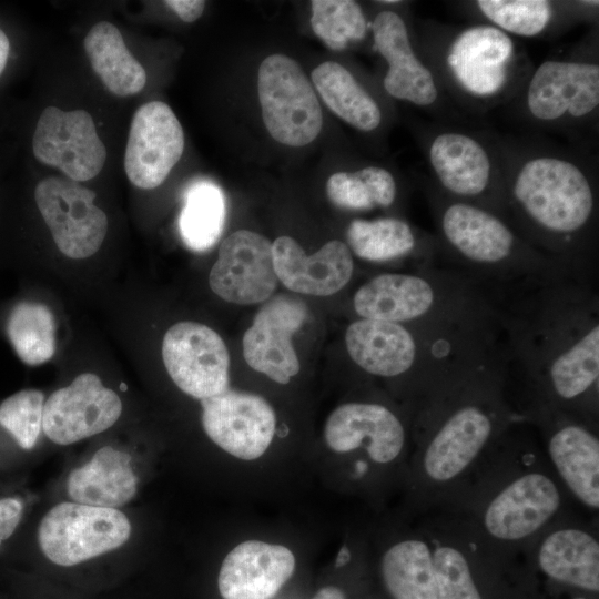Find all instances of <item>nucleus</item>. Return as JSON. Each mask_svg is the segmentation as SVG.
<instances>
[{
  "instance_id": "35",
  "label": "nucleus",
  "mask_w": 599,
  "mask_h": 599,
  "mask_svg": "<svg viewBox=\"0 0 599 599\" xmlns=\"http://www.w3.org/2000/svg\"><path fill=\"white\" fill-rule=\"evenodd\" d=\"M44 395L38 389H22L0 404V426L20 448L32 449L42 430Z\"/></svg>"
},
{
  "instance_id": "38",
  "label": "nucleus",
  "mask_w": 599,
  "mask_h": 599,
  "mask_svg": "<svg viewBox=\"0 0 599 599\" xmlns=\"http://www.w3.org/2000/svg\"><path fill=\"white\" fill-rule=\"evenodd\" d=\"M164 3L184 22L199 19L205 8V1L202 0H167Z\"/></svg>"
},
{
  "instance_id": "36",
  "label": "nucleus",
  "mask_w": 599,
  "mask_h": 599,
  "mask_svg": "<svg viewBox=\"0 0 599 599\" xmlns=\"http://www.w3.org/2000/svg\"><path fill=\"white\" fill-rule=\"evenodd\" d=\"M437 599H481L468 562L454 547H438L433 554Z\"/></svg>"
},
{
  "instance_id": "10",
  "label": "nucleus",
  "mask_w": 599,
  "mask_h": 599,
  "mask_svg": "<svg viewBox=\"0 0 599 599\" xmlns=\"http://www.w3.org/2000/svg\"><path fill=\"white\" fill-rule=\"evenodd\" d=\"M262 118L271 136L288 146L314 141L323 126L316 93L300 64L284 54L265 58L257 72Z\"/></svg>"
},
{
  "instance_id": "22",
  "label": "nucleus",
  "mask_w": 599,
  "mask_h": 599,
  "mask_svg": "<svg viewBox=\"0 0 599 599\" xmlns=\"http://www.w3.org/2000/svg\"><path fill=\"white\" fill-rule=\"evenodd\" d=\"M295 569V557L285 546L247 540L224 558L217 587L223 599H272Z\"/></svg>"
},
{
  "instance_id": "2",
  "label": "nucleus",
  "mask_w": 599,
  "mask_h": 599,
  "mask_svg": "<svg viewBox=\"0 0 599 599\" xmlns=\"http://www.w3.org/2000/svg\"><path fill=\"white\" fill-rule=\"evenodd\" d=\"M596 283L561 275L486 291L499 323L507 378L524 377L554 409L597 399Z\"/></svg>"
},
{
  "instance_id": "28",
  "label": "nucleus",
  "mask_w": 599,
  "mask_h": 599,
  "mask_svg": "<svg viewBox=\"0 0 599 599\" xmlns=\"http://www.w3.org/2000/svg\"><path fill=\"white\" fill-rule=\"evenodd\" d=\"M312 81L325 104L354 129L370 133L383 123V110L344 65L326 61L312 71Z\"/></svg>"
},
{
  "instance_id": "30",
  "label": "nucleus",
  "mask_w": 599,
  "mask_h": 599,
  "mask_svg": "<svg viewBox=\"0 0 599 599\" xmlns=\"http://www.w3.org/2000/svg\"><path fill=\"white\" fill-rule=\"evenodd\" d=\"M382 575L393 599H437L433 554L419 539L388 548L382 559Z\"/></svg>"
},
{
  "instance_id": "18",
  "label": "nucleus",
  "mask_w": 599,
  "mask_h": 599,
  "mask_svg": "<svg viewBox=\"0 0 599 599\" xmlns=\"http://www.w3.org/2000/svg\"><path fill=\"white\" fill-rule=\"evenodd\" d=\"M307 316L308 309L302 300L288 295L268 300L243 336L247 365L278 384H287L300 372L292 336Z\"/></svg>"
},
{
  "instance_id": "7",
  "label": "nucleus",
  "mask_w": 599,
  "mask_h": 599,
  "mask_svg": "<svg viewBox=\"0 0 599 599\" xmlns=\"http://www.w3.org/2000/svg\"><path fill=\"white\" fill-rule=\"evenodd\" d=\"M430 182L446 196L505 219L504 183L490 131L441 121L418 133Z\"/></svg>"
},
{
  "instance_id": "24",
  "label": "nucleus",
  "mask_w": 599,
  "mask_h": 599,
  "mask_svg": "<svg viewBox=\"0 0 599 599\" xmlns=\"http://www.w3.org/2000/svg\"><path fill=\"white\" fill-rule=\"evenodd\" d=\"M346 241L352 254L367 262L413 258L418 266L438 264L434 234L397 216L354 219L347 226Z\"/></svg>"
},
{
  "instance_id": "14",
  "label": "nucleus",
  "mask_w": 599,
  "mask_h": 599,
  "mask_svg": "<svg viewBox=\"0 0 599 599\" xmlns=\"http://www.w3.org/2000/svg\"><path fill=\"white\" fill-rule=\"evenodd\" d=\"M202 426L207 437L224 451L243 459L260 458L275 434V413L262 396L227 388L201 399Z\"/></svg>"
},
{
  "instance_id": "39",
  "label": "nucleus",
  "mask_w": 599,
  "mask_h": 599,
  "mask_svg": "<svg viewBox=\"0 0 599 599\" xmlns=\"http://www.w3.org/2000/svg\"><path fill=\"white\" fill-rule=\"evenodd\" d=\"M313 599H345V596L341 589L327 586L319 589Z\"/></svg>"
},
{
  "instance_id": "37",
  "label": "nucleus",
  "mask_w": 599,
  "mask_h": 599,
  "mask_svg": "<svg viewBox=\"0 0 599 599\" xmlns=\"http://www.w3.org/2000/svg\"><path fill=\"white\" fill-rule=\"evenodd\" d=\"M23 502L18 497L0 498V546L19 526L23 515Z\"/></svg>"
},
{
  "instance_id": "5",
  "label": "nucleus",
  "mask_w": 599,
  "mask_h": 599,
  "mask_svg": "<svg viewBox=\"0 0 599 599\" xmlns=\"http://www.w3.org/2000/svg\"><path fill=\"white\" fill-rule=\"evenodd\" d=\"M530 133L551 132L595 152L599 123L598 29L567 55L532 68L516 97L505 105Z\"/></svg>"
},
{
  "instance_id": "12",
  "label": "nucleus",
  "mask_w": 599,
  "mask_h": 599,
  "mask_svg": "<svg viewBox=\"0 0 599 599\" xmlns=\"http://www.w3.org/2000/svg\"><path fill=\"white\" fill-rule=\"evenodd\" d=\"M167 374L185 394L204 399L229 388L230 356L221 336L195 322L172 325L162 342Z\"/></svg>"
},
{
  "instance_id": "8",
  "label": "nucleus",
  "mask_w": 599,
  "mask_h": 599,
  "mask_svg": "<svg viewBox=\"0 0 599 599\" xmlns=\"http://www.w3.org/2000/svg\"><path fill=\"white\" fill-rule=\"evenodd\" d=\"M373 50L386 62L385 92L407 102L436 121L466 123L443 91L434 71L422 55L415 32L396 10L384 9L370 22Z\"/></svg>"
},
{
  "instance_id": "13",
  "label": "nucleus",
  "mask_w": 599,
  "mask_h": 599,
  "mask_svg": "<svg viewBox=\"0 0 599 599\" xmlns=\"http://www.w3.org/2000/svg\"><path fill=\"white\" fill-rule=\"evenodd\" d=\"M35 159L62 171L68 179L84 182L102 170L106 150L92 116L84 110L45 108L32 138Z\"/></svg>"
},
{
  "instance_id": "3",
  "label": "nucleus",
  "mask_w": 599,
  "mask_h": 599,
  "mask_svg": "<svg viewBox=\"0 0 599 599\" xmlns=\"http://www.w3.org/2000/svg\"><path fill=\"white\" fill-rule=\"evenodd\" d=\"M420 184L434 222L439 265L484 291L572 275L498 214L444 195L427 175Z\"/></svg>"
},
{
  "instance_id": "17",
  "label": "nucleus",
  "mask_w": 599,
  "mask_h": 599,
  "mask_svg": "<svg viewBox=\"0 0 599 599\" xmlns=\"http://www.w3.org/2000/svg\"><path fill=\"white\" fill-rule=\"evenodd\" d=\"M277 281L272 243L248 230H238L221 243L209 275L211 290L222 300L238 305L266 301Z\"/></svg>"
},
{
  "instance_id": "41",
  "label": "nucleus",
  "mask_w": 599,
  "mask_h": 599,
  "mask_svg": "<svg viewBox=\"0 0 599 599\" xmlns=\"http://www.w3.org/2000/svg\"><path fill=\"white\" fill-rule=\"evenodd\" d=\"M351 555L346 547H342L335 561V566L337 568L346 565L349 561Z\"/></svg>"
},
{
  "instance_id": "16",
  "label": "nucleus",
  "mask_w": 599,
  "mask_h": 599,
  "mask_svg": "<svg viewBox=\"0 0 599 599\" xmlns=\"http://www.w3.org/2000/svg\"><path fill=\"white\" fill-rule=\"evenodd\" d=\"M184 150L183 129L161 101L142 104L133 114L124 155L130 182L144 190L161 185Z\"/></svg>"
},
{
  "instance_id": "21",
  "label": "nucleus",
  "mask_w": 599,
  "mask_h": 599,
  "mask_svg": "<svg viewBox=\"0 0 599 599\" xmlns=\"http://www.w3.org/2000/svg\"><path fill=\"white\" fill-rule=\"evenodd\" d=\"M272 253L277 280L300 294L333 295L349 283L355 270L352 252L339 240L307 255L294 238L284 235L272 243Z\"/></svg>"
},
{
  "instance_id": "32",
  "label": "nucleus",
  "mask_w": 599,
  "mask_h": 599,
  "mask_svg": "<svg viewBox=\"0 0 599 599\" xmlns=\"http://www.w3.org/2000/svg\"><path fill=\"white\" fill-rule=\"evenodd\" d=\"M226 207L222 190L213 182H193L184 194V204L179 217V231L186 247L205 252L219 241Z\"/></svg>"
},
{
  "instance_id": "11",
  "label": "nucleus",
  "mask_w": 599,
  "mask_h": 599,
  "mask_svg": "<svg viewBox=\"0 0 599 599\" xmlns=\"http://www.w3.org/2000/svg\"><path fill=\"white\" fill-rule=\"evenodd\" d=\"M94 199L92 190L70 179L49 176L35 186L38 209L55 245L68 257L87 258L105 238L108 217Z\"/></svg>"
},
{
  "instance_id": "40",
  "label": "nucleus",
  "mask_w": 599,
  "mask_h": 599,
  "mask_svg": "<svg viewBox=\"0 0 599 599\" xmlns=\"http://www.w3.org/2000/svg\"><path fill=\"white\" fill-rule=\"evenodd\" d=\"M10 51V42L6 33L0 29V74L4 70Z\"/></svg>"
},
{
  "instance_id": "25",
  "label": "nucleus",
  "mask_w": 599,
  "mask_h": 599,
  "mask_svg": "<svg viewBox=\"0 0 599 599\" xmlns=\"http://www.w3.org/2000/svg\"><path fill=\"white\" fill-rule=\"evenodd\" d=\"M138 477L132 457L120 449L104 446L92 458L72 469L67 478V493L73 502L115 508L136 494Z\"/></svg>"
},
{
  "instance_id": "23",
  "label": "nucleus",
  "mask_w": 599,
  "mask_h": 599,
  "mask_svg": "<svg viewBox=\"0 0 599 599\" xmlns=\"http://www.w3.org/2000/svg\"><path fill=\"white\" fill-rule=\"evenodd\" d=\"M560 506L555 483L540 473L520 476L488 505L484 524L487 531L502 540L528 537L544 526Z\"/></svg>"
},
{
  "instance_id": "34",
  "label": "nucleus",
  "mask_w": 599,
  "mask_h": 599,
  "mask_svg": "<svg viewBox=\"0 0 599 599\" xmlns=\"http://www.w3.org/2000/svg\"><path fill=\"white\" fill-rule=\"evenodd\" d=\"M311 26L314 33L332 50H345L366 38L370 22L361 4L353 0H313Z\"/></svg>"
},
{
  "instance_id": "27",
  "label": "nucleus",
  "mask_w": 599,
  "mask_h": 599,
  "mask_svg": "<svg viewBox=\"0 0 599 599\" xmlns=\"http://www.w3.org/2000/svg\"><path fill=\"white\" fill-rule=\"evenodd\" d=\"M538 562L557 581L599 590V544L587 531L566 528L550 534L539 548Z\"/></svg>"
},
{
  "instance_id": "31",
  "label": "nucleus",
  "mask_w": 599,
  "mask_h": 599,
  "mask_svg": "<svg viewBox=\"0 0 599 599\" xmlns=\"http://www.w3.org/2000/svg\"><path fill=\"white\" fill-rule=\"evenodd\" d=\"M398 193L394 174L373 164L351 172H336L326 183L329 201L339 209L353 212L389 209L396 203Z\"/></svg>"
},
{
  "instance_id": "33",
  "label": "nucleus",
  "mask_w": 599,
  "mask_h": 599,
  "mask_svg": "<svg viewBox=\"0 0 599 599\" xmlns=\"http://www.w3.org/2000/svg\"><path fill=\"white\" fill-rule=\"evenodd\" d=\"M9 341L27 365L48 362L55 352V319L48 306L22 301L13 306L7 321Z\"/></svg>"
},
{
  "instance_id": "26",
  "label": "nucleus",
  "mask_w": 599,
  "mask_h": 599,
  "mask_svg": "<svg viewBox=\"0 0 599 599\" xmlns=\"http://www.w3.org/2000/svg\"><path fill=\"white\" fill-rule=\"evenodd\" d=\"M548 453L572 494L590 508L599 507V440L585 425L564 420L548 438Z\"/></svg>"
},
{
  "instance_id": "6",
  "label": "nucleus",
  "mask_w": 599,
  "mask_h": 599,
  "mask_svg": "<svg viewBox=\"0 0 599 599\" xmlns=\"http://www.w3.org/2000/svg\"><path fill=\"white\" fill-rule=\"evenodd\" d=\"M353 309L358 318L406 325L464 326L497 318L480 286L439 264L370 277L354 293Z\"/></svg>"
},
{
  "instance_id": "42",
  "label": "nucleus",
  "mask_w": 599,
  "mask_h": 599,
  "mask_svg": "<svg viewBox=\"0 0 599 599\" xmlns=\"http://www.w3.org/2000/svg\"><path fill=\"white\" fill-rule=\"evenodd\" d=\"M120 388H121V390L125 392V390H126V385H125L124 383H122V384L120 385Z\"/></svg>"
},
{
  "instance_id": "15",
  "label": "nucleus",
  "mask_w": 599,
  "mask_h": 599,
  "mask_svg": "<svg viewBox=\"0 0 599 599\" xmlns=\"http://www.w3.org/2000/svg\"><path fill=\"white\" fill-rule=\"evenodd\" d=\"M121 413L118 394L95 374L83 373L44 402L42 432L52 443L67 446L109 429Z\"/></svg>"
},
{
  "instance_id": "4",
  "label": "nucleus",
  "mask_w": 599,
  "mask_h": 599,
  "mask_svg": "<svg viewBox=\"0 0 599 599\" xmlns=\"http://www.w3.org/2000/svg\"><path fill=\"white\" fill-rule=\"evenodd\" d=\"M416 38L446 97L463 114L507 105L534 68L514 37L485 22L424 21Z\"/></svg>"
},
{
  "instance_id": "1",
  "label": "nucleus",
  "mask_w": 599,
  "mask_h": 599,
  "mask_svg": "<svg viewBox=\"0 0 599 599\" xmlns=\"http://www.w3.org/2000/svg\"><path fill=\"white\" fill-rule=\"evenodd\" d=\"M489 131L501 169L505 220L572 275L597 282L599 174L595 152L539 133Z\"/></svg>"
},
{
  "instance_id": "20",
  "label": "nucleus",
  "mask_w": 599,
  "mask_h": 599,
  "mask_svg": "<svg viewBox=\"0 0 599 599\" xmlns=\"http://www.w3.org/2000/svg\"><path fill=\"white\" fill-rule=\"evenodd\" d=\"M324 438L336 453L363 447L374 461L386 464L399 456L406 432L402 420L388 407L353 402L331 413L325 423Z\"/></svg>"
},
{
  "instance_id": "29",
  "label": "nucleus",
  "mask_w": 599,
  "mask_h": 599,
  "mask_svg": "<svg viewBox=\"0 0 599 599\" xmlns=\"http://www.w3.org/2000/svg\"><path fill=\"white\" fill-rule=\"evenodd\" d=\"M83 45L92 69L111 93L129 97L144 88L146 72L131 54L114 24L108 21L94 24Z\"/></svg>"
},
{
  "instance_id": "19",
  "label": "nucleus",
  "mask_w": 599,
  "mask_h": 599,
  "mask_svg": "<svg viewBox=\"0 0 599 599\" xmlns=\"http://www.w3.org/2000/svg\"><path fill=\"white\" fill-rule=\"evenodd\" d=\"M460 7L511 37L554 38L580 22H597L599 1L476 0Z\"/></svg>"
},
{
  "instance_id": "9",
  "label": "nucleus",
  "mask_w": 599,
  "mask_h": 599,
  "mask_svg": "<svg viewBox=\"0 0 599 599\" xmlns=\"http://www.w3.org/2000/svg\"><path fill=\"white\" fill-rule=\"evenodd\" d=\"M131 530L130 520L119 509L65 501L42 517L37 539L51 562L71 567L123 546Z\"/></svg>"
}]
</instances>
